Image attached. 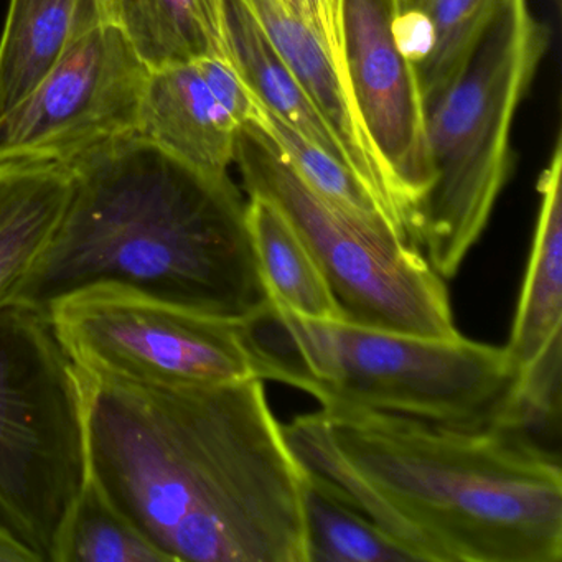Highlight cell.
<instances>
[{"mask_svg": "<svg viewBox=\"0 0 562 562\" xmlns=\"http://www.w3.org/2000/svg\"><path fill=\"white\" fill-rule=\"evenodd\" d=\"M77 370L91 470L167 562H307L305 470L265 381L140 386Z\"/></svg>", "mask_w": 562, "mask_h": 562, "instance_id": "cell-1", "label": "cell"}, {"mask_svg": "<svg viewBox=\"0 0 562 562\" xmlns=\"http://www.w3.org/2000/svg\"><path fill=\"white\" fill-rule=\"evenodd\" d=\"M282 432L308 475L413 561L562 559L561 463L528 430L321 407Z\"/></svg>", "mask_w": 562, "mask_h": 562, "instance_id": "cell-2", "label": "cell"}, {"mask_svg": "<svg viewBox=\"0 0 562 562\" xmlns=\"http://www.w3.org/2000/svg\"><path fill=\"white\" fill-rule=\"evenodd\" d=\"M65 166L74 190L60 228L4 305L45 317L55 302L100 285L232 322L269 304L246 202L229 177L205 176L137 134Z\"/></svg>", "mask_w": 562, "mask_h": 562, "instance_id": "cell-3", "label": "cell"}, {"mask_svg": "<svg viewBox=\"0 0 562 562\" xmlns=\"http://www.w3.org/2000/svg\"><path fill=\"white\" fill-rule=\"evenodd\" d=\"M258 376L322 409L400 414L463 429L518 427L519 368L506 348L314 321L269 304L243 322Z\"/></svg>", "mask_w": 562, "mask_h": 562, "instance_id": "cell-4", "label": "cell"}, {"mask_svg": "<svg viewBox=\"0 0 562 562\" xmlns=\"http://www.w3.org/2000/svg\"><path fill=\"white\" fill-rule=\"evenodd\" d=\"M548 32L528 0H505L452 80L424 103L432 186L420 213V248L452 279L508 179L509 133Z\"/></svg>", "mask_w": 562, "mask_h": 562, "instance_id": "cell-5", "label": "cell"}, {"mask_svg": "<svg viewBox=\"0 0 562 562\" xmlns=\"http://www.w3.org/2000/svg\"><path fill=\"white\" fill-rule=\"evenodd\" d=\"M77 364L50 322L0 307V525L55 562L88 473Z\"/></svg>", "mask_w": 562, "mask_h": 562, "instance_id": "cell-6", "label": "cell"}, {"mask_svg": "<svg viewBox=\"0 0 562 562\" xmlns=\"http://www.w3.org/2000/svg\"><path fill=\"white\" fill-rule=\"evenodd\" d=\"M248 195L269 200L294 226L321 266L345 321L427 338H457L446 279L423 249L387 223L328 202L295 172L259 127L246 124L236 139Z\"/></svg>", "mask_w": 562, "mask_h": 562, "instance_id": "cell-7", "label": "cell"}, {"mask_svg": "<svg viewBox=\"0 0 562 562\" xmlns=\"http://www.w3.org/2000/svg\"><path fill=\"white\" fill-rule=\"evenodd\" d=\"M80 370L140 386L259 380L243 322L121 288L83 289L45 315Z\"/></svg>", "mask_w": 562, "mask_h": 562, "instance_id": "cell-8", "label": "cell"}, {"mask_svg": "<svg viewBox=\"0 0 562 562\" xmlns=\"http://www.w3.org/2000/svg\"><path fill=\"white\" fill-rule=\"evenodd\" d=\"M149 67L113 24L71 45L52 70L0 114V164H67L133 136Z\"/></svg>", "mask_w": 562, "mask_h": 562, "instance_id": "cell-9", "label": "cell"}, {"mask_svg": "<svg viewBox=\"0 0 562 562\" xmlns=\"http://www.w3.org/2000/svg\"><path fill=\"white\" fill-rule=\"evenodd\" d=\"M344 48L358 113L403 196L420 248L432 169L419 77L397 41L393 0H344Z\"/></svg>", "mask_w": 562, "mask_h": 562, "instance_id": "cell-10", "label": "cell"}, {"mask_svg": "<svg viewBox=\"0 0 562 562\" xmlns=\"http://www.w3.org/2000/svg\"><path fill=\"white\" fill-rule=\"evenodd\" d=\"M259 111L228 60L196 58L150 70L136 134L205 176L226 179L239 131Z\"/></svg>", "mask_w": 562, "mask_h": 562, "instance_id": "cell-11", "label": "cell"}, {"mask_svg": "<svg viewBox=\"0 0 562 562\" xmlns=\"http://www.w3.org/2000/svg\"><path fill=\"white\" fill-rule=\"evenodd\" d=\"M272 47L334 131L348 167L373 193L387 222L417 246L403 196L364 130L350 81L331 52L317 0H245ZM420 249V248H419Z\"/></svg>", "mask_w": 562, "mask_h": 562, "instance_id": "cell-12", "label": "cell"}, {"mask_svg": "<svg viewBox=\"0 0 562 562\" xmlns=\"http://www.w3.org/2000/svg\"><path fill=\"white\" fill-rule=\"evenodd\" d=\"M71 190L65 164H0V307L54 241Z\"/></svg>", "mask_w": 562, "mask_h": 562, "instance_id": "cell-13", "label": "cell"}, {"mask_svg": "<svg viewBox=\"0 0 562 562\" xmlns=\"http://www.w3.org/2000/svg\"><path fill=\"white\" fill-rule=\"evenodd\" d=\"M111 24L110 0H9L0 37V114L21 101L83 35Z\"/></svg>", "mask_w": 562, "mask_h": 562, "instance_id": "cell-14", "label": "cell"}, {"mask_svg": "<svg viewBox=\"0 0 562 562\" xmlns=\"http://www.w3.org/2000/svg\"><path fill=\"white\" fill-rule=\"evenodd\" d=\"M562 149L555 144L551 162L539 177L538 225L529 252L521 294L509 334L508 351L521 370L552 338L562 334Z\"/></svg>", "mask_w": 562, "mask_h": 562, "instance_id": "cell-15", "label": "cell"}, {"mask_svg": "<svg viewBox=\"0 0 562 562\" xmlns=\"http://www.w3.org/2000/svg\"><path fill=\"white\" fill-rule=\"evenodd\" d=\"M220 14L226 60L238 71L259 103L348 167L334 131L285 67L245 0H220Z\"/></svg>", "mask_w": 562, "mask_h": 562, "instance_id": "cell-16", "label": "cell"}, {"mask_svg": "<svg viewBox=\"0 0 562 562\" xmlns=\"http://www.w3.org/2000/svg\"><path fill=\"white\" fill-rule=\"evenodd\" d=\"M110 21L149 70L203 57L226 60L220 0H110Z\"/></svg>", "mask_w": 562, "mask_h": 562, "instance_id": "cell-17", "label": "cell"}, {"mask_svg": "<svg viewBox=\"0 0 562 562\" xmlns=\"http://www.w3.org/2000/svg\"><path fill=\"white\" fill-rule=\"evenodd\" d=\"M246 223L259 272L274 304L314 321H345L321 266L269 200L248 195Z\"/></svg>", "mask_w": 562, "mask_h": 562, "instance_id": "cell-18", "label": "cell"}, {"mask_svg": "<svg viewBox=\"0 0 562 562\" xmlns=\"http://www.w3.org/2000/svg\"><path fill=\"white\" fill-rule=\"evenodd\" d=\"M505 0H423L396 18L401 47L416 65L424 103L442 90Z\"/></svg>", "mask_w": 562, "mask_h": 562, "instance_id": "cell-19", "label": "cell"}, {"mask_svg": "<svg viewBox=\"0 0 562 562\" xmlns=\"http://www.w3.org/2000/svg\"><path fill=\"white\" fill-rule=\"evenodd\" d=\"M304 525L307 562L413 561L383 529L305 472Z\"/></svg>", "mask_w": 562, "mask_h": 562, "instance_id": "cell-20", "label": "cell"}, {"mask_svg": "<svg viewBox=\"0 0 562 562\" xmlns=\"http://www.w3.org/2000/svg\"><path fill=\"white\" fill-rule=\"evenodd\" d=\"M55 562H167V559L121 515L88 463L87 479Z\"/></svg>", "mask_w": 562, "mask_h": 562, "instance_id": "cell-21", "label": "cell"}, {"mask_svg": "<svg viewBox=\"0 0 562 562\" xmlns=\"http://www.w3.org/2000/svg\"><path fill=\"white\" fill-rule=\"evenodd\" d=\"M249 124L259 127L281 149V153L288 157L289 162L294 167L295 172L318 195L324 196L335 205L341 206V209L348 210V212L355 213V215L384 222L391 226L373 193L344 162L335 159L330 154L312 144L311 140L305 139L301 133L292 130L284 121L279 120L276 114L266 110L262 104L258 117Z\"/></svg>", "mask_w": 562, "mask_h": 562, "instance_id": "cell-22", "label": "cell"}, {"mask_svg": "<svg viewBox=\"0 0 562 562\" xmlns=\"http://www.w3.org/2000/svg\"><path fill=\"white\" fill-rule=\"evenodd\" d=\"M562 334L519 370L518 409L521 426L532 429H554L561 423V355Z\"/></svg>", "mask_w": 562, "mask_h": 562, "instance_id": "cell-23", "label": "cell"}, {"mask_svg": "<svg viewBox=\"0 0 562 562\" xmlns=\"http://www.w3.org/2000/svg\"><path fill=\"white\" fill-rule=\"evenodd\" d=\"M317 8L331 52L347 75L344 48V0H317Z\"/></svg>", "mask_w": 562, "mask_h": 562, "instance_id": "cell-24", "label": "cell"}, {"mask_svg": "<svg viewBox=\"0 0 562 562\" xmlns=\"http://www.w3.org/2000/svg\"><path fill=\"white\" fill-rule=\"evenodd\" d=\"M37 555L15 538L5 526L0 525V562H34Z\"/></svg>", "mask_w": 562, "mask_h": 562, "instance_id": "cell-25", "label": "cell"}, {"mask_svg": "<svg viewBox=\"0 0 562 562\" xmlns=\"http://www.w3.org/2000/svg\"><path fill=\"white\" fill-rule=\"evenodd\" d=\"M420 2H423V0H393L394 14H396V18L413 14V12L419 9Z\"/></svg>", "mask_w": 562, "mask_h": 562, "instance_id": "cell-26", "label": "cell"}]
</instances>
